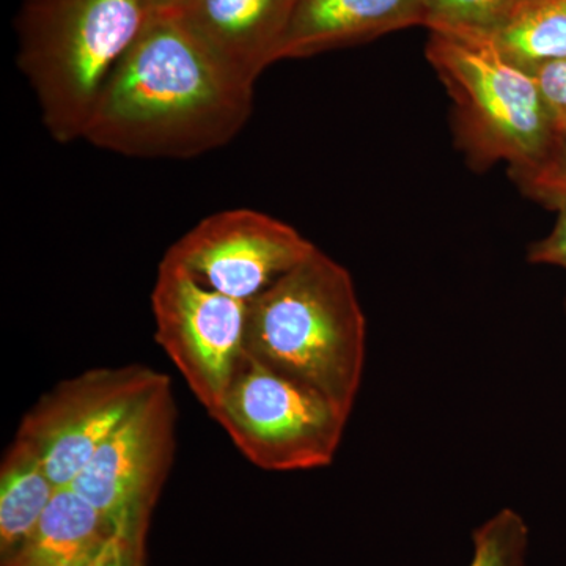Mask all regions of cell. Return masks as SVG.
Instances as JSON below:
<instances>
[{
	"label": "cell",
	"mask_w": 566,
	"mask_h": 566,
	"mask_svg": "<svg viewBox=\"0 0 566 566\" xmlns=\"http://www.w3.org/2000/svg\"><path fill=\"white\" fill-rule=\"evenodd\" d=\"M234 80L169 13H153L104 84L82 139L129 158L188 159L232 142L251 117Z\"/></svg>",
	"instance_id": "cell-1"
},
{
	"label": "cell",
	"mask_w": 566,
	"mask_h": 566,
	"mask_svg": "<svg viewBox=\"0 0 566 566\" xmlns=\"http://www.w3.org/2000/svg\"><path fill=\"white\" fill-rule=\"evenodd\" d=\"M367 324L352 274L318 248L248 303L245 354L352 415Z\"/></svg>",
	"instance_id": "cell-2"
},
{
	"label": "cell",
	"mask_w": 566,
	"mask_h": 566,
	"mask_svg": "<svg viewBox=\"0 0 566 566\" xmlns=\"http://www.w3.org/2000/svg\"><path fill=\"white\" fill-rule=\"evenodd\" d=\"M151 14L148 0L22 2L18 65L52 139H82L104 84Z\"/></svg>",
	"instance_id": "cell-3"
},
{
	"label": "cell",
	"mask_w": 566,
	"mask_h": 566,
	"mask_svg": "<svg viewBox=\"0 0 566 566\" xmlns=\"http://www.w3.org/2000/svg\"><path fill=\"white\" fill-rule=\"evenodd\" d=\"M428 62L455 106V136L475 169L506 163L531 172L556 129L534 74L509 61L491 35L430 31Z\"/></svg>",
	"instance_id": "cell-4"
},
{
	"label": "cell",
	"mask_w": 566,
	"mask_h": 566,
	"mask_svg": "<svg viewBox=\"0 0 566 566\" xmlns=\"http://www.w3.org/2000/svg\"><path fill=\"white\" fill-rule=\"evenodd\" d=\"M249 463L297 472L333 463L349 415L329 398L244 352L221 405L208 415Z\"/></svg>",
	"instance_id": "cell-5"
},
{
	"label": "cell",
	"mask_w": 566,
	"mask_h": 566,
	"mask_svg": "<svg viewBox=\"0 0 566 566\" xmlns=\"http://www.w3.org/2000/svg\"><path fill=\"white\" fill-rule=\"evenodd\" d=\"M169 381L142 364L92 368L44 394L17 438L36 450L55 486H70L134 409Z\"/></svg>",
	"instance_id": "cell-6"
},
{
	"label": "cell",
	"mask_w": 566,
	"mask_h": 566,
	"mask_svg": "<svg viewBox=\"0 0 566 566\" xmlns=\"http://www.w3.org/2000/svg\"><path fill=\"white\" fill-rule=\"evenodd\" d=\"M151 308L156 344L211 415L243 360L248 303L208 289L181 264L164 256Z\"/></svg>",
	"instance_id": "cell-7"
},
{
	"label": "cell",
	"mask_w": 566,
	"mask_h": 566,
	"mask_svg": "<svg viewBox=\"0 0 566 566\" xmlns=\"http://www.w3.org/2000/svg\"><path fill=\"white\" fill-rule=\"evenodd\" d=\"M315 248L289 223L237 208L205 218L166 256L208 289L251 303Z\"/></svg>",
	"instance_id": "cell-8"
},
{
	"label": "cell",
	"mask_w": 566,
	"mask_h": 566,
	"mask_svg": "<svg viewBox=\"0 0 566 566\" xmlns=\"http://www.w3.org/2000/svg\"><path fill=\"white\" fill-rule=\"evenodd\" d=\"M172 381L155 390L107 438L71 488L112 524L150 521L175 455Z\"/></svg>",
	"instance_id": "cell-9"
},
{
	"label": "cell",
	"mask_w": 566,
	"mask_h": 566,
	"mask_svg": "<svg viewBox=\"0 0 566 566\" xmlns=\"http://www.w3.org/2000/svg\"><path fill=\"white\" fill-rule=\"evenodd\" d=\"M297 0H181L172 14L223 71L255 85L279 62Z\"/></svg>",
	"instance_id": "cell-10"
},
{
	"label": "cell",
	"mask_w": 566,
	"mask_h": 566,
	"mask_svg": "<svg viewBox=\"0 0 566 566\" xmlns=\"http://www.w3.org/2000/svg\"><path fill=\"white\" fill-rule=\"evenodd\" d=\"M424 25L422 0H297L279 61L365 43Z\"/></svg>",
	"instance_id": "cell-11"
},
{
	"label": "cell",
	"mask_w": 566,
	"mask_h": 566,
	"mask_svg": "<svg viewBox=\"0 0 566 566\" xmlns=\"http://www.w3.org/2000/svg\"><path fill=\"white\" fill-rule=\"evenodd\" d=\"M112 528L73 488H59L39 524L0 566H88Z\"/></svg>",
	"instance_id": "cell-12"
},
{
	"label": "cell",
	"mask_w": 566,
	"mask_h": 566,
	"mask_svg": "<svg viewBox=\"0 0 566 566\" xmlns=\"http://www.w3.org/2000/svg\"><path fill=\"white\" fill-rule=\"evenodd\" d=\"M57 490L36 450L14 438L0 464V558L28 538Z\"/></svg>",
	"instance_id": "cell-13"
},
{
	"label": "cell",
	"mask_w": 566,
	"mask_h": 566,
	"mask_svg": "<svg viewBox=\"0 0 566 566\" xmlns=\"http://www.w3.org/2000/svg\"><path fill=\"white\" fill-rule=\"evenodd\" d=\"M491 39L509 61L527 71L565 61L566 0H516Z\"/></svg>",
	"instance_id": "cell-14"
},
{
	"label": "cell",
	"mask_w": 566,
	"mask_h": 566,
	"mask_svg": "<svg viewBox=\"0 0 566 566\" xmlns=\"http://www.w3.org/2000/svg\"><path fill=\"white\" fill-rule=\"evenodd\" d=\"M472 545L474 553L468 566H526V521L515 510H501L475 528Z\"/></svg>",
	"instance_id": "cell-15"
},
{
	"label": "cell",
	"mask_w": 566,
	"mask_h": 566,
	"mask_svg": "<svg viewBox=\"0 0 566 566\" xmlns=\"http://www.w3.org/2000/svg\"><path fill=\"white\" fill-rule=\"evenodd\" d=\"M513 3L515 0H422L424 28L493 36Z\"/></svg>",
	"instance_id": "cell-16"
},
{
	"label": "cell",
	"mask_w": 566,
	"mask_h": 566,
	"mask_svg": "<svg viewBox=\"0 0 566 566\" xmlns=\"http://www.w3.org/2000/svg\"><path fill=\"white\" fill-rule=\"evenodd\" d=\"M531 199L551 210L566 203V118L556 120L545 156L531 172L513 178Z\"/></svg>",
	"instance_id": "cell-17"
},
{
	"label": "cell",
	"mask_w": 566,
	"mask_h": 566,
	"mask_svg": "<svg viewBox=\"0 0 566 566\" xmlns=\"http://www.w3.org/2000/svg\"><path fill=\"white\" fill-rule=\"evenodd\" d=\"M150 521L123 520L88 566H145V547Z\"/></svg>",
	"instance_id": "cell-18"
},
{
	"label": "cell",
	"mask_w": 566,
	"mask_h": 566,
	"mask_svg": "<svg viewBox=\"0 0 566 566\" xmlns=\"http://www.w3.org/2000/svg\"><path fill=\"white\" fill-rule=\"evenodd\" d=\"M531 73L556 120L566 118V59L546 63Z\"/></svg>",
	"instance_id": "cell-19"
},
{
	"label": "cell",
	"mask_w": 566,
	"mask_h": 566,
	"mask_svg": "<svg viewBox=\"0 0 566 566\" xmlns=\"http://www.w3.org/2000/svg\"><path fill=\"white\" fill-rule=\"evenodd\" d=\"M556 211L557 221L553 232L531 245L527 260L534 264H551L566 270V203Z\"/></svg>",
	"instance_id": "cell-20"
},
{
	"label": "cell",
	"mask_w": 566,
	"mask_h": 566,
	"mask_svg": "<svg viewBox=\"0 0 566 566\" xmlns=\"http://www.w3.org/2000/svg\"><path fill=\"white\" fill-rule=\"evenodd\" d=\"M180 2L181 0H148L153 13H161V11L172 10L174 7H177Z\"/></svg>",
	"instance_id": "cell-21"
},
{
	"label": "cell",
	"mask_w": 566,
	"mask_h": 566,
	"mask_svg": "<svg viewBox=\"0 0 566 566\" xmlns=\"http://www.w3.org/2000/svg\"><path fill=\"white\" fill-rule=\"evenodd\" d=\"M515 2H516V0H515Z\"/></svg>",
	"instance_id": "cell-22"
}]
</instances>
